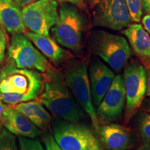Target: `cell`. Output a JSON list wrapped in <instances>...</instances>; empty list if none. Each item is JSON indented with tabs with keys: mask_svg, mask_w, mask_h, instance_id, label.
<instances>
[{
	"mask_svg": "<svg viewBox=\"0 0 150 150\" xmlns=\"http://www.w3.org/2000/svg\"><path fill=\"white\" fill-rule=\"evenodd\" d=\"M14 1L20 8H24V7L27 6V5L34 2L37 0H14Z\"/></svg>",
	"mask_w": 150,
	"mask_h": 150,
	"instance_id": "obj_28",
	"label": "cell"
},
{
	"mask_svg": "<svg viewBox=\"0 0 150 150\" xmlns=\"http://www.w3.org/2000/svg\"><path fill=\"white\" fill-rule=\"evenodd\" d=\"M131 47L142 62L150 66V35L140 24H130L123 31Z\"/></svg>",
	"mask_w": 150,
	"mask_h": 150,
	"instance_id": "obj_16",
	"label": "cell"
},
{
	"mask_svg": "<svg viewBox=\"0 0 150 150\" xmlns=\"http://www.w3.org/2000/svg\"><path fill=\"white\" fill-rule=\"evenodd\" d=\"M88 76L93 102L98 106L111 86L115 76L112 69L95 58L90 65Z\"/></svg>",
	"mask_w": 150,
	"mask_h": 150,
	"instance_id": "obj_12",
	"label": "cell"
},
{
	"mask_svg": "<svg viewBox=\"0 0 150 150\" xmlns=\"http://www.w3.org/2000/svg\"><path fill=\"white\" fill-rule=\"evenodd\" d=\"M42 139L46 150H63L54 140L53 135L49 131L44 133Z\"/></svg>",
	"mask_w": 150,
	"mask_h": 150,
	"instance_id": "obj_23",
	"label": "cell"
},
{
	"mask_svg": "<svg viewBox=\"0 0 150 150\" xmlns=\"http://www.w3.org/2000/svg\"><path fill=\"white\" fill-rule=\"evenodd\" d=\"M43 76L44 88L40 98L43 106L62 120L69 122L79 120L83 116V110L67 87L63 74L50 67Z\"/></svg>",
	"mask_w": 150,
	"mask_h": 150,
	"instance_id": "obj_2",
	"label": "cell"
},
{
	"mask_svg": "<svg viewBox=\"0 0 150 150\" xmlns=\"http://www.w3.org/2000/svg\"><path fill=\"white\" fill-rule=\"evenodd\" d=\"M132 22H140L142 16V0H125Z\"/></svg>",
	"mask_w": 150,
	"mask_h": 150,
	"instance_id": "obj_20",
	"label": "cell"
},
{
	"mask_svg": "<svg viewBox=\"0 0 150 150\" xmlns=\"http://www.w3.org/2000/svg\"><path fill=\"white\" fill-rule=\"evenodd\" d=\"M146 95L150 97V66L146 73Z\"/></svg>",
	"mask_w": 150,
	"mask_h": 150,
	"instance_id": "obj_27",
	"label": "cell"
},
{
	"mask_svg": "<svg viewBox=\"0 0 150 150\" xmlns=\"http://www.w3.org/2000/svg\"><path fill=\"white\" fill-rule=\"evenodd\" d=\"M24 35L54 64L59 65L67 58L66 51L60 47L58 42L49 35L38 34L32 31H26Z\"/></svg>",
	"mask_w": 150,
	"mask_h": 150,
	"instance_id": "obj_17",
	"label": "cell"
},
{
	"mask_svg": "<svg viewBox=\"0 0 150 150\" xmlns=\"http://www.w3.org/2000/svg\"><path fill=\"white\" fill-rule=\"evenodd\" d=\"M0 25L12 35L27 31L22 9L14 0H0Z\"/></svg>",
	"mask_w": 150,
	"mask_h": 150,
	"instance_id": "obj_15",
	"label": "cell"
},
{
	"mask_svg": "<svg viewBox=\"0 0 150 150\" xmlns=\"http://www.w3.org/2000/svg\"><path fill=\"white\" fill-rule=\"evenodd\" d=\"M8 64L43 73L52 67L45 56L23 33L12 35L8 50Z\"/></svg>",
	"mask_w": 150,
	"mask_h": 150,
	"instance_id": "obj_6",
	"label": "cell"
},
{
	"mask_svg": "<svg viewBox=\"0 0 150 150\" xmlns=\"http://www.w3.org/2000/svg\"><path fill=\"white\" fill-rule=\"evenodd\" d=\"M1 122L7 130L17 136L35 138L40 134L34 124L12 106H7Z\"/></svg>",
	"mask_w": 150,
	"mask_h": 150,
	"instance_id": "obj_14",
	"label": "cell"
},
{
	"mask_svg": "<svg viewBox=\"0 0 150 150\" xmlns=\"http://www.w3.org/2000/svg\"><path fill=\"white\" fill-rule=\"evenodd\" d=\"M7 106H7L6 104H5L3 101L0 99V120H1V119H2L4 113Z\"/></svg>",
	"mask_w": 150,
	"mask_h": 150,
	"instance_id": "obj_30",
	"label": "cell"
},
{
	"mask_svg": "<svg viewBox=\"0 0 150 150\" xmlns=\"http://www.w3.org/2000/svg\"><path fill=\"white\" fill-rule=\"evenodd\" d=\"M0 150H19L16 137L6 129L0 132Z\"/></svg>",
	"mask_w": 150,
	"mask_h": 150,
	"instance_id": "obj_21",
	"label": "cell"
},
{
	"mask_svg": "<svg viewBox=\"0 0 150 150\" xmlns=\"http://www.w3.org/2000/svg\"><path fill=\"white\" fill-rule=\"evenodd\" d=\"M89 150H101L98 142L97 141V140L95 139V138H94V140H93V142H92V145L91 146V147H90Z\"/></svg>",
	"mask_w": 150,
	"mask_h": 150,
	"instance_id": "obj_31",
	"label": "cell"
},
{
	"mask_svg": "<svg viewBox=\"0 0 150 150\" xmlns=\"http://www.w3.org/2000/svg\"><path fill=\"white\" fill-rule=\"evenodd\" d=\"M65 81L81 107L91 117L94 128L97 131L99 125L91 96V85L87 65L84 61H72L65 70Z\"/></svg>",
	"mask_w": 150,
	"mask_h": 150,
	"instance_id": "obj_5",
	"label": "cell"
},
{
	"mask_svg": "<svg viewBox=\"0 0 150 150\" xmlns=\"http://www.w3.org/2000/svg\"><path fill=\"white\" fill-rule=\"evenodd\" d=\"M88 1L89 2H95V3H96L97 1H99V0H88Z\"/></svg>",
	"mask_w": 150,
	"mask_h": 150,
	"instance_id": "obj_34",
	"label": "cell"
},
{
	"mask_svg": "<svg viewBox=\"0 0 150 150\" xmlns=\"http://www.w3.org/2000/svg\"><path fill=\"white\" fill-rule=\"evenodd\" d=\"M85 24V18L78 7L63 3L56 24L50 31L59 45L76 53L82 47Z\"/></svg>",
	"mask_w": 150,
	"mask_h": 150,
	"instance_id": "obj_3",
	"label": "cell"
},
{
	"mask_svg": "<svg viewBox=\"0 0 150 150\" xmlns=\"http://www.w3.org/2000/svg\"><path fill=\"white\" fill-rule=\"evenodd\" d=\"M145 108V109L147 110V111L150 114V99H147V100H146Z\"/></svg>",
	"mask_w": 150,
	"mask_h": 150,
	"instance_id": "obj_33",
	"label": "cell"
},
{
	"mask_svg": "<svg viewBox=\"0 0 150 150\" xmlns=\"http://www.w3.org/2000/svg\"><path fill=\"white\" fill-rule=\"evenodd\" d=\"M56 0H37L22 8V19L27 29L38 34H50L59 16Z\"/></svg>",
	"mask_w": 150,
	"mask_h": 150,
	"instance_id": "obj_7",
	"label": "cell"
},
{
	"mask_svg": "<svg viewBox=\"0 0 150 150\" xmlns=\"http://www.w3.org/2000/svg\"><path fill=\"white\" fill-rule=\"evenodd\" d=\"M52 133L54 140L63 150H89L95 138L86 127L64 120L54 122Z\"/></svg>",
	"mask_w": 150,
	"mask_h": 150,
	"instance_id": "obj_8",
	"label": "cell"
},
{
	"mask_svg": "<svg viewBox=\"0 0 150 150\" xmlns=\"http://www.w3.org/2000/svg\"><path fill=\"white\" fill-rule=\"evenodd\" d=\"M20 150H45L38 140L20 136L18 138Z\"/></svg>",
	"mask_w": 150,
	"mask_h": 150,
	"instance_id": "obj_22",
	"label": "cell"
},
{
	"mask_svg": "<svg viewBox=\"0 0 150 150\" xmlns=\"http://www.w3.org/2000/svg\"><path fill=\"white\" fill-rule=\"evenodd\" d=\"M44 88V76L38 71L7 65L0 70V99L15 106L38 98Z\"/></svg>",
	"mask_w": 150,
	"mask_h": 150,
	"instance_id": "obj_1",
	"label": "cell"
},
{
	"mask_svg": "<svg viewBox=\"0 0 150 150\" xmlns=\"http://www.w3.org/2000/svg\"><path fill=\"white\" fill-rule=\"evenodd\" d=\"M124 86L126 95V114L128 120L140 107L146 95V72L138 62H132L124 70Z\"/></svg>",
	"mask_w": 150,
	"mask_h": 150,
	"instance_id": "obj_10",
	"label": "cell"
},
{
	"mask_svg": "<svg viewBox=\"0 0 150 150\" xmlns=\"http://www.w3.org/2000/svg\"><path fill=\"white\" fill-rule=\"evenodd\" d=\"M143 28L150 35V14H146L142 20Z\"/></svg>",
	"mask_w": 150,
	"mask_h": 150,
	"instance_id": "obj_26",
	"label": "cell"
},
{
	"mask_svg": "<svg viewBox=\"0 0 150 150\" xmlns=\"http://www.w3.org/2000/svg\"><path fill=\"white\" fill-rule=\"evenodd\" d=\"M125 102L123 78L121 75H116L102 102L97 106L96 114L98 121L109 123L117 120L122 115Z\"/></svg>",
	"mask_w": 150,
	"mask_h": 150,
	"instance_id": "obj_11",
	"label": "cell"
},
{
	"mask_svg": "<svg viewBox=\"0 0 150 150\" xmlns=\"http://www.w3.org/2000/svg\"><path fill=\"white\" fill-rule=\"evenodd\" d=\"M7 43V35L5 30L0 26V64L2 63L5 57L6 48Z\"/></svg>",
	"mask_w": 150,
	"mask_h": 150,
	"instance_id": "obj_24",
	"label": "cell"
},
{
	"mask_svg": "<svg viewBox=\"0 0 150 150\" xmlns=\"http://www.w3.org/2000/svg\"><path fill=\"white\" fill-rule=\"evenodd\" d=\"M13 108L26 116L39 129L45 130L51 122V115L39 101L33 99L21 102L15 105Z\"/></svg>",
	"mask_w": 150,
	"mask_h": 150,
	"instance_id": "obj_18",
	"label": "cell"
},
{
	"mask_svg": "<svg viewBox=\"0 0 150 150\" xmlns=\"http://www.w3.org/2000/svg\"><path fill=\"white\" fill-rule=\"evenodd\" d=\"M56 1H61L63 3H69L72 4L78 7L79 8H85L86 4L84 0H56Z\"/></svg>",
	"mask_w": 150,
	"mask_h": 150,
	"instance_id": "obj_25",
	"label": "cell"
},
{
	"mask_svg": "<svg viewBox=\"0 0 150 150\" xmlns=\"http://www.w3.org/2000/svg\"><path fill=\"white\" fill-rule=\"evenodd\" d=\"M125 0H99L93 10V24L95 27L118 31L131 23Z\"/></svg>",
	"mask_w": 150,
	"mask_h": 150,
	"instance_id": "obj_9",
	"label": "cell"
},
{
	"mask_svg": "<svg viewBox=\"0 0 150 150\" xmlns=\"http://www.w3.org/2000/svg\"><path fill=\"white\" fill-rule=\"evenodd\" d=\"M2 127H1V125H0V132H1V131H2Z\"/></svg>",
	"mask_w": 150,
	"mask_h": 150,
	"instance_id": "obj_35",
	"label": "cell"
},
{
	"mask_svg": "<svg viewBox=\"0 0 150 150\" xmlns=\"http://www.w3.org/2000/svg\"><path fill=\"white\" fill-rule=\"evenodd\" d=\"M142 11L150 14V0H142Z\"/></svg>",
	"mask_w": 150,
	"mask_h": 150,
	"instance_id": "obj_29",
	"label": "cell"
},
{
	"mask_svg": "<svg viewBox=\"0 0 150 150\" xmlns=\"http://www.w3.org/2000/svg\"><path fill=\"white\" fill-rule=\"evenodd\" d=\"M97 132L107 150H128L133 147L134 138L128 129L115 124L99 126Z\"/></svg>",
	"mask_w": 150,
	"mask_h": 150,
	"instance_id": "obj_13",
	"label": "cell"
},
{
	"mask_svg": "<svg viewBox=\"0 0 150 150\" xmlns=\"http://www.w3.org/2000/svg\"><path fill=\"white\" fill-rule=\"evenodd\" d=\"M131 150H150V145L148 143H146V142H144L142 145L139 146L138 147Z\"/></svg>",
	"mask_w": 150,
	"mask_h": 150,
	"instance_id": "obj_32",
	"label": "cell"
},
{
	"mask_svg": "<svg viewBox=\"0 0 150 150\" xmlns=\"http://www.w3.org/2000/svg\"><path fill=\"white\" fill-rule=\"evenodd\" d=\"M91 50L116 72L127 65L131 55L127 39L103 30L92 33L90 38Z\"/></svg>",
	"mask_w": 150,
	"mask_h": 150,
	"instance_id": "obj_4",
	"label": "cell"
},
{
	"mask_svg": "<svg viewBox=\"0 0 150 150\" xmlns=\"http://www.w3.org/2000/svg\"><path fill=\"white\" fill-rule=\"evenodd\" d=\"M138 129L139 135L144 142L150 145V114L140 112L138 116Z\"/></svg>",
	"mask_w": 150,
	"mask_h": 150,
	"instance_id": "obj_19",
	"label": "cell"
}]
</instances>
